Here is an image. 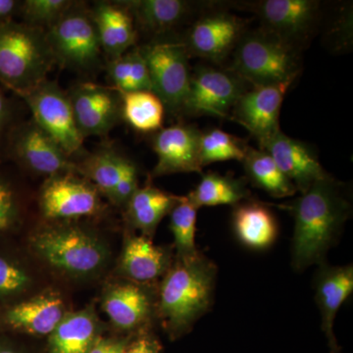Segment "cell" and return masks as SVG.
<instances>
[{
    "instance_id": "obj_6",
    "label": "cell",
    "mask_w": 353,
    "mask_h": 353,
    "mask_svg": "<svg viewBox=\"0 0 353 353\" xmlns=\"http://www.w3.org/2000/svg\"><path fill=\"white\" fill-rule=\"evenodd\" d=\"M55 62L90 72L101 65L102 48L92 14L76 4L46 31Z\"/></svg>"
},
{
    "instance_id": "obj_38",
    "label": "cell",
    "mask_w": 353,
    "mask_h": 353,
    "mask_svg": "<svg viewBox=\"0 0 353 353\" xmlns=\"http://www.w3.org/2000/svg\"><path fill=\"white\" fill-rule=\"evenodd\" d=\"M161 343L152 334L143 331L139 333L136 339L128 341L121 353H160Z\"/></svg>"
},
{
    "instance_id": "obj_27",
    "label": "cell",
    "mask_w": 353,
    "mask_h": 353,
    "mask_svg": "<svg viewBox=\"0 0 353 353\" xmlns=\"http://www.w3.org/2000/svg\"><path fill=\"white\" fill-rule=\"evenodd\" d=\"M134 24L150 34H162L190 15L194 4L183 0H131L122 1Z\"/></svg>"
},
{
    "instance_id": "obj_29",
    "label": "cell",
    "mask_w": 353,
    "mask_h": 353,
    "mask_svg": "<svg viewBox=\"0 0 353 353\" xmlns=\"http://www.w3.org/2000/svg\"><path fill=\"white\" fill-rule=\"evenodd\" d=\"M250 196V190L243 180L218 173H208L202 176L196 189L188 194L199 209L203 206H236Z\"/></svg>"
},
{
    "instance_id": "obj_13",
    "label": "cell",
    "mask_w": 353,
    "mask_h": 353,
    "mask_svg": "<svg viewBox=\"0 0 353 353\" xmlns=\"http://www.w3.org/2000/svg\"><path fill=\"white\" fill-rule=\"evenodd\" d=\"M69 312L68 303L61 292L39 290L22 301L0 308V334L50 336Z\"/></svg>"
},
{
    "instance_id": "obj_23",
    "label": "cell",
    "mask_w": 353,
    "mask_h": 353,
    "mask_svg": "<svg viewBox=\"0 0 353 353\" xmlns=\"http://www.w3.org/2000/svg\"><path fill=\"white\" fill-rule=\"evenodd\" d=\"M101 328L94 305L69 312L48 336V353H88Z\"/></svg>"
},
{
    "instance_id": "obj_28",
    "label": "cell",
    "mask_w": 353,
    "mask_h": 353,
    "mask_svg": "<svg viewBox=\"0 0 353 353\" xmlns=\"http://www.w3.org/2000/svg\"><path fill=\"white\" fill-rule=\"evenodd\" d=\"M241 163L253 185L275 199H285L296 194V188L280 170L269 153L248 146Z\"/></svg>"
},
{
    "instance_id": "obj_30",
    "label": "cell",
    "mask_w": 353,
    "mask_h": 353,
    "mask_svg": "<svg viewBox=\"0 0 353 353\" xmlns=\"http://www.w3.org/2000/svg\"><path fill=\"white\" fill-rule=\"evenodd\" d=\"M126 157L110 148H102L88 154L81 163H77L80 176L87 179L111 201L114 190L122 174Z\"/></svg>"
},
{
    "instance_id": "obj_9",
    "label": "cell",
    "mask_w": 353,
    "mask_h": 353,
    "mask_svg": "<svg viewBox=\"0 0 353 353\" xmlns=\"http://www.w3.org/2000/svg\"><path fill=\"white\" fill-rule=\"evenodd\" d=\"M39 206L50 222H74L101 212V194L90 181L76 173L46 179L39 190Z\"/></svg>"
},
{
    "instance_id": "obj_37",
    "label": "cell",
    "mask_w": 353,
    "mask_h": 353,
    "mask_svg": "<svg viewBox=\"0 0 353 353\" xmlns=\"http://www.w3.org/2000/svg\"><path fill=\"white\" fill-rule=\"evenodd\" d=\"M139 188L138 169L134 162L126 157L123 165L122 174L114 190L111 202L120 208H125L127 202Z\"/></svg>"
},
{
    "instance_id": "obj_36",
    "label": "cell",
    "mask_w": 353,
    "mask_h": 353,
    "mask_svg": "<svg viewBox=\"0 0 353 353\" xmlns=\"http://www.w3.org/2000/svg\"><path fill=\"white\" fill-rule=\"evenodd\" d=\"M74 6L69 0H26L19 8L26 25L46 31Z\"/></svg>"
},
{
    "instance_id": "obj_33",
    "label": "cell",
    "mask_w": 353,
    "mask_h": 353,
    "mask_svg": "<svg viewBox=\"0 0 353 353\" xmlns=\"http://www.w3.org/2000/svg\"><path fill=\"white\" fill-rule=\"evenodd\" d=\"M197 210L199 208L185 196H180L169 213V228L173 234L176 259H188L199 252L196 245Z\"/></svg>"
},
{
    "instance_id": "obj_11",
    "label": "cell",
    "mask_w": 353,
    "mask_h": 353,
    "mask_svg": "<svg viewBox=\"0 0 353 353\" xmlns=\"http://www.w3.org/2000/svg\"><path fill=\"white\" fill-rule=\"evenodd\" d=\"M246 90L245 81L231 70L199 67L192 73L189 94L183 112L228 118L236 102Z\"/></svg>"
},
{
    "instance_id": "obj_14",
    "label": "cell",
    "mask_w": 353,
    "mask_h": 353,
    "mask_svg": "<svg viewBox=\"0 0 353 353\" xmlns=\"http://www.w3.org/2000/svg\"><path fill=\"white\" fill-rule=\"evenodd\" d=\"M67 95L83 139L106 136L122 117V99L112 87L80 83Z\"/></svg>"
},
{
    "instance_id": "obj_42",
    "label": "cell",
    "mask_w": 353,
    "mask_h": 353,
    "mask_svg": "<svg viewBox=\"0 0 353 353\" xmlns=\"http://www.w3.org/2000/svg\"><path fill=\"white\" fill-rule=\"evenodd\" d=\"M0 353H24L6 334H0Z\"/></svg>"
},
{
    "instance_id": "obj_17",
    "label": "cell",
    "mask_w": 353,
    "mask_h": 353,
    "mask_svg": "<svg viewBox=\"0 0 353 353\" xmlns=\"http://www.w3.org/2000/svg\"><path fill=\"white\" fill-rule=\"evenodd\" d=\"M290 85H261L246 90L236 102L230 119L240 123L259 141V148L280 129V112Z\"/></svg>"
},
{
    "instance_id": "obj_41",
    "label": "cell",
    "mask_w": 353,
    "mask_h": 353,
    "mask_svg": "<svg viewBox=\"0 0 353 353\" xmlns=\"http://www.w3.org/2000/svg\"><path fill=\"white\" fill-rule=\"evenodd\" d=\"M20 7L19 2L14 0H0V22L11 19V16Z\"/></svg>"
},
{
    "instance_id": "obj_16",
    "label": "cell",
    "mask_w": 353,
    "mask_h": 353,
    "mask_svg": "<svg viewBox=\"0 0 353 353\" xmlns=\"http://www.w3.org/2000/svg\"><path fill=\"white\" fill-rule=\"evenodd\" d=\"M252 7L260 28L296 48L310 36L320 15L315 0H261Z\"/></svg>"
},
{
    "instance_id": "obj_7",
    "label": "cell",
    "mask_w": 353,
    "mask_h": 353,
    "mask_svg": "<svg viewBox=\"0 0 353 353\" xmlns=\"http://www.w3.org/2000/svg\"><path fill=\"white\" fill-rule=\"evenodd\" d=\"M30 108L34 122L59 145L70 158L83 152V139L77 127L66 92L46 80L36 87L14 92Z\"/></svg>"
},
{
    "instance_id": "obj_15",
    "label": "cell",
    "mask_w": 353,
    "mask_h": 353,
    "mask_svg": "<svg viewBox=\"0 0 353 353\" xmlns=\"http://www.w3.org/2000/svg\"><path fill=\"white\" fill-rule=\"evenodd\" d=\"M245 32V22L224 10L202 14L192 23L183 46L190 57L220 63L226 59Z\"/></svg>"
},
{
    "instance_id": "obj_21",
    "label": "cell",
    "mask_w": 353,
    "mask_h": 353,
    "mask_svg": "<svg viewBox=\"0 0 353 353\" xmlns=\"http://www.w3.org/2000/svg\"><path fill=\"white\" fill-rule=\"evenodd\" d=\"M316 303L322 317V329L328 338L330 347L336 352L334 322L336 313L353 292V266H331L320 264L315 278Z\"/></svg>"
},
{
    "instance_id": "obj_18",
    "label": "cell",
    "mask_w": 353,
    "mask_h": 353,
    "mask_svg": "<svg viewBox=\"0 0 353 353\" xmlns=\"http://www.w3.org/2000/svg\"><path fill=\"white\" fill-rule=\"evenodd\" d=\"M201 132L190 125L178 124L159 130L152 148L157 157L153 176L178 173H201Z\"/></svg>"
},
{
    "instance_id": "obj_19",
    "label": "cell",
    "mask_w": 353,
    "mask_h": 353,
    "mask_svg": "<svg viewBox=\"0 0 353 353\" xmlns=\"http://www.w3.org/2000/svg\"><path fill=\"white\" fill-rule=\"evenodd\" d=\"M172 248L155 245L152 239L130 232L125 236L115 274L119 279L143 285H157L173 263Z\"/></svg>"
},
{
    "instance_id": "obj_3",
    "label": "cell",
    "mask_w": 353,
    "mask_h": 353,
    "mask_svg": "<svg viewBox=\"0 0 353 353\" xmlns=\"http://www.w3.org/2000/svg\"><path fill=\"white\" fill-rule=\"evenodd\" d=\"M217 267L201 252L174 259L157 285V319L173 339L187 334L214 299Z\"/></svg>"
},
{
    "instance_id": "obj_43",
    "label": "cell",
    "mask_w": 353,
    "mask_h": 353,
    "mask_svg": "<svg viewBox=\"0 0 353 353\" xmlns=\"http://www.w3.org/2000/svg\"><path fill=\"white\" fill-rule=\"evenodd\" d=\"M127 341L128 340H122V339H121L119 343L116 345V347L114 348L112 352L111 353H121V352H122L123 347H124L125 345H126Z\"/></svg>"
},
{
    "instance_id": "obj_25",
    "label": "cell",
    "mask_w": 353,
    "mask_h": 353,
    "mask_svg": "<svg viewBox=\"0 0 353 353\" xmlns=\"http://www.w3.org/2000/svg\"><path fill=\"white\" fill-rule=\"evenodd\" d=\"M233 228L239 241L250 250H267L278 236L275 216L270 209L256 201L234 206Z\"/></svg>"
},
{
    "instance_id": "obj_22",
    "label": "cell",
    "mask_w": 353,
    "mask_h": 353,
    "mask_svg": "<svg viewBox=\"0 0 353 353\" xmlns=\"http://www.w3.org/2000/svg\"><path fill=\"white\" fill-rule=\"evenodd\" d=\"M102 51L111 59L119 57L134 48L136 24L131 13L121 2H97L92 12Z\"/></svg>"
},
{
    "instance_id": "obj_2",
    "label": "cell",
    "mask_w": 353,
    "mask_h": 353,
    "mask_svg": "<svg viewBox=\"0 0 353 353\" xmlns=\"http://www.w3.org/2000/svg\"><path fill=\"white\" fill-rule=\"evenodd\" d=\"M28 250L37 261L57 277L90 283L108 270L111 250L92 228L75 222H50L28 236Z\"/></svg>"
},
{
    "instance_id": "obj_10",
    "label": "cell",
    "mask_w": 353,
    "mask_h": 353,
    "mask_svg": "<svg viewBox=\"0 0 353 353\" xmlns=\"http://www.w3.org/2000/svg\"><path fill=\"white\" fill-rule=\"evenodd\" d=\"M157 285L116 279L102 292L101 307L114 328L121 332L146 331L157 319Z\"/></svg>"
},
{
    "instance_id": "obj_8",
    "label": "cell",
    "mask_w": 353,
    "mask_h": 353,
    "mask_svg": "<svg viewBox=\"0 0 353 353\" xmlns=\"http://www.w3.org/2000/svg\"><path fill=\"white\" fill-rule=\"evenodd\" d=\"M152 81V92L172 113L183 112L192 72L183 43L160 41L141 48Z\"/></svg>"
},
{
    "instance_id": "obj_1",
    "label": "cell",
    "mask_w": 353,
    "mask_h": 353,
    "mask_svg": "<svg viewBox=\"0 0 353 353\" xmlns=\"http://www.w3.org/2000/svg\"><path fill=\"white\" fill-rule=\"evenodd\" d=\"M294 220L292 264L303 271L322 264L330 248L338 241L350 217L352 205L332 176L317 181L287 206Z\"/></svg>"
},
{
    "instance_id": "obj_4",
    "label": "cell",
    "mask_w": 353,
    "mask_h": 353,
    "mask_svg": "<svg viewBox=\"0 0 353 353\" xmlns=\"http://www.w3.org/2000/svg\"><path fill=\"white\" fill-rule=\"evenodd\" d=\"M54 63L46 31L12 19L0 22V83L7 90L36 87Z\"/></svg>"
},
{
    "instance_id": "obj_32",
    "label": "cell",
    "mask_w": 353,
    "mask_h": 353,
    "mask_svg": "<svg viewBox=\"0 0 353 353\" xmlns=\"http://www.w3.org/2000/svg\"><path fill=\"white\" fill-rule=\"evenodd\" d=\"M108 73L112 88L119 92H152L148 65L141 48H132L109 61Z\"/></svg>"
},
{
    "instance_id": "obj_5",
    "label": "cell",
    "mask_w": 353,
    "mask_h": 353,
    "mask_svg": "<svg viewBox=\"0 0 353 353\" xmlns=\"http://www.w3.org/2000/svg\"><path fill=\"white\" fill-rule=\"evenodd\" d=\"M233 53L229 70L253 87L292 85L301 71L299 48L262 28L245 32Z\"/></svg>"
},
{
    "instance_id": "obj_20",
    "label": "cell",
    "mask_w": 353,
    "mask_h": 353,
    "mask_svg": "<svg viewBox=\"0 0 353 353\" xmlns=\"http://www.w3.org/2000/svg\"><path fill=\"white\" fill-rule=\"evenodd\" d=\"M259 148L271 155L280 170L301 194L317 181L330 176L310 146L282 131Z\"/></svg>"
},
{
    "instance_id": "obj_24",
    "label": "cell",
    "mask_w": 353,
    "mask_h": 353,
    "mask_svg": "<svg viewBox=\"0 0 353 353\" xmlns=\"http://www.w3.org/2000/svg\"><path fill=\"white\" fill-rule=\"evenodd\" d=\"M180 196H174L153 185L139 188L127 202L126 220L132 231L152 239L158 225L170 213Z\"/></svg>"
},
{
    "instance_id": "obj_26",
    "label": "cell",
    "mask_w": 353,
    "mask_h": 353,
    "mask_svg": "<svg viewBox=\"0 0 353 353\" xmlns=\"http://www.w3.org/2000/svg\"><path fill=\"white\" fill-rule=\"evenodd\" d=\"M0 241V308L36 294L38 277L21 253Z\"/></svg>"
},
{
    "instance_id": "obj_34",
    "label": "cell",
    "mask_w": 353,
    "mask_h": 353,
    "mask_svg": "<svg viewBox=\"0 0 353 353\" xmlns=\"http://www.w3.org/2000/svg\"><path fill=\"white\" fill-rule=\"evenodd\" d=\"M248 148L241 139L219 129L201 132L199 155L202 168L216 162L229 160L241 162Z\"/></svg>"
},
{
    "instance_id": "obj_39",
    "label": "cell",
    "mask_w": 353,
    "mask_h": 353,
    "mask_svg": "<svg viewBox=\"0 0 353 353\" xmlns=\"http://www.w3.org/2000/svg\"><path fill=\"white\" fill-rule=\"evenodd\" d=\"M13 119V104L9 97L0 88V141L6 134H10Z\"/></svg>"
},
{
    "instance_id": "obj_31",
    "label": "cell",
    "mask_w": 353,
    "mask_h": 353,
    "mask_svg": "<svg viewBox=\"0 0 353 353\" xmlns=\"http://www.w3.org/2000/svg\"><path fill=\"white\" fill-rule=\"evenodd\" d=\"M122 117L139 132H150L162 129L165 106L153 92H120Z\"/></svg>"
},
{
    "instance_id": "obj_40",
    "label": "cell",
    "mask_w": 353,
    "mask_h": 353,
    "mask_svg": "<svg viewBox=\"0 0 353 353\" xmlns=\"http://www.w3.org/2000/svg\"><path fill=\"white\" fill-rule=\"evenodd\" d=\"M120 341L113 340V339L99 338V340L95 341L94 345H92L88 353H111Z\"/></svg>"
},
{
    "instance_id": "obj_35",
    "label": "cell",
    "mask_w": 353,
    "mask_h": 353,
    "mask_svg": "<svg viewBox=\"0 0 353 353\" xmlns=\"http://www.w3.org/2000/svg\"><path fill=\"white\" fill-rule=\"evenodd\" d=\"M22 201L13 183L0 173V241L17 234L23 226Z\"/></svg>"
},
{
    "instance_id": "obj_12",
    "label": "cell",
    "mask_w": 353,
    "mask_h": 353,
    "mask_svg": "<svg viewBox=\"0 0 353 353\" xmlns=\"http://www.w3.org/2000/svg\"><path fill=\"white\" fill-rule=\"evenodd\" d=\"M8 152L21 166L38 175L50 178L61 174H78L76 162L34 121L11 130Z\"/></svg>"
}]
</instances>
